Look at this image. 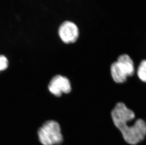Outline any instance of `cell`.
I'll return each mask as SVG.
<instances>
[{
    "instance_id": "1",
    "label": "cell",
    "mask_w": 146,
    "mask_h": 145,
    "mask_svg": "<svg viewBox=\"0 0 146 145\" xmlns=\"http://www.w3.org/2000/svg\"><path fill=\"white\" fill-rule=\"evenodd\" d=\"M111 117L114 125L121 131L125 141L128 144L136 145L145 138L146 122L138 119L133 124L129 125L130 121L135 118V115L123 103H117L111 112Z\"/></svg>"
},
{
    "instance_id": "2",
    "label": "cell",
    "mask_w": 146,
    "mask_h": 145,
    "mask_svg": "<svg viewBox=\"0 0 146 145\" xmlns=\"http://www.w3.org/2000/svg\"><path fill=\"white\" fill-rule=\"evenodd\" d=\"M111 74L113 81L121 84L127 81V77L132 76L135 72L133 61L128 55L123 54L119 57L116 61L112 63Z\"/></svg>"
},
{
    "instance_id": "3",
    "label": "cell",
    "mask_w": 146,
    "mask_h": 145,
    "mask_svg": "<svg viewBox=\"0 0 146 145\" xmlns=\"http://www.w3.org/2000/svg\"><path fill=\"white\" fill-rule=\"evenodd\" d=\"M37 135L42 145H60L64 141L59 124L54 121L45 122L38 129Z\"/></svg>"
},
{
    "instance_id": "4",
    "label": "cell",
    "mask_w": 146,
    "mask_h": 145,
    "mask_svg": "<svg viewBox=\"0 0 146 145\" xmlns=\"http://www.w3.org/2000/svg\"><path fill=\"white\" fill-rule=\"evenodd\" d=\"M48 89L52 94L56 97H60L62 93L68 94L72 90L70 81L66 77L62 75H55L51 80Z\"/></svg>"
},
{
    "instance_id": "5",
    "label": "cell",
    "mask_w": 146,
    "mask_h": 145,
    "mask_svg": "<svg viewBox=\"0 0 146 145\" xmlns=\"http://www.w3.org/2000/svg\"><path fill=\"white\" fill-rule=\"evenodd\" d=\"M58 33L61 40L65 44L75 43L79 38V28L75 24L70 21H66L61 25Z\"/></svg>"
},
{
    "instance_id": "6",
    "label": "cell",
    "mask_w": 146,
    "mask_h": 145,
    "mask_svg": "<svg viewBox=\"0 0 146 145\" xmlns=\"http://www.w3.org/2000/svg\"><path fill=\"white\" fill-rule=\"evenodd\" d=\"M137 75L139 79L146 83V60H142L137 70Z\"/></svg>"
},
{
    "instance_id": "7",
    "label": "cell",
    "mask_w": 146,
    "mask_h": 145,
    "mask_svg": "<svg viewBox=\"0 0 146 145\" xmlns=\"http://www.w3.org/2000/svg\"><path fill=\"white\" fill-rule=\"evenodd\" d=\"M8 67V60L3 55H0V72L5 70Z\"/></svg>"
},
{
    "instance_id": "8",
    "label": "cell",
    "mask_w": 146,
    "mask_h": 145,
    "mask_svg": "<svg viewBox=\"0 0 146 145\" xmlns=\"http://www.w3.org/2000/svg\"></svg>"
}]
</instances>
